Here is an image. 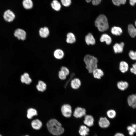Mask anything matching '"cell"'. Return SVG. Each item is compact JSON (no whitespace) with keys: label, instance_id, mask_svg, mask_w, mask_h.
Listing matches in <instances>:
<instances>
[{"label":"cell","instance_id":"6da1fadb","mask_svg":"<svg viewBox=\"0 0 136 136\" xmlns=\"http://www.w3.org/2000/svg\"><path fill=\"white\" fill-rule=\"evenodd\" d=\"M47 129L49 132L52 134L59 135L62 134L64 131L61 124L55 119H51L47 124Z\"/></svg>","mask_w":136,"mask_h":136},{"label":"cell","instance_id":"7a4b0ae2","mask_svg":"<svg viewBox=\"0 0 136 136\" xmlns=\"http://www.w3.org/2000/svg\"><path fill=\"white\" fill-rule=\"evenodd\" d=\"M84 61L86 68L90 73H92L94 70L97 68L98 60L94 56L87 55L84 57Z\"/></svg>","mask_w":136,"mask_h":136},{"label":"cell","instance_id":"3957f363","mask_svg":"<svg viewBox=\"0 0 136 136\" xmlns=\"http://www.w3.org/2000/svg\"><path fill=\"white\" fill-rule=\"evenodd\" d=\"M95 24L98 30L103 32L107 30L109 28V25L106 17L104 15H100L97 18Z\"/></svg>","mask_w":136,"mask_h":136},{"label":"cell","instance_id":"277c9868","mask_svg":"<svg viewBox=\"0 0 136 136\" xmlns=\"http://www.w3.org/2000/svg\"><path fill=\"white\" fill-rule=\"evenodd\" d=\"M61 111L62 114L65 117L69 118L71 116L72 108L70 105L65 104L63 105L61 107Z\"/></svg>","mask_w":136,"mask_h":136},{"label":"cell","instance_id":"5b68a950","mask_svg":"<svg viewBox=\"0 0 136 136\" xmlns=\"http://www.w3.org/2000/svg\"><path fill=\"white\" fill-rule=\"evenodd\" d=\"M86 110L84 108L80 107L76 108L73 112V115L77 118H81L86 114Z\"/></svg>","mask_w":136,"mask_h":136},{"label":"cell","instance_id":"8992f818","mask_svg":"<svg viewBox=\"0 0 136 136\" xmlns=\"http://www.w3.org/2000/svg\"><path fill=\"white\" fill-rule=\"evenodd\" d=\"M3 17L6 21L10 22L12 21L15 17L14 13L10 10H8L4 13Z\"/></svg>","mask_w":136,"mask_h":136},{"label":"cell","instance_id":"52a82bcc","mask_svg":"<svg viewBox=\"0 0 136 136\" xmlns=\"http://www.w3.org/2000/svg\"><path fill=\"white\" fill-rule=\"evenodd\" d=\"M80 80L78 78H75L72 79L70 82V86L71 88L74 90L79 89L81 85Z\"/></svg>","mask_w":136,"mask_h":136},{"label":"cell","instance_id":"ba28073f","mask_svg":"<svg viewBox=\"0 0 136 136\" xmlns=\"http://www.w3.org/2000/svg\"><path fill=\"white\" fill-rule=\"evenodd\" d=\"M14 35L18 39L22 40H25L26 37V33L24 30L18 28L15 31Z\"/></svg>","mask_w":136,"mask_h":136},{"label":"cell","instance_id":"9c48e42d","mask_svg":"<svg viewBox=\"0 0 136 136\" xmlns=\"http://www.w3.org/2000/svg\"><path fill=\"white\" fill-rule=\"evenodd\" d=\"M94 118L92 116L86 115L84 116L83 122L86 126L89 127L92 126L94 125Z\"/></svg>","mask_w":136,"mask_h":136},{"label":"cell","instance_id":"30bf717a","mask_svg":"<svg viewBox=\"0 0 136 136\" xmlns=\"http://www.w3.org/2000/svg\"><path fill=\"white\" fill-rule=\"evenodd\" d=\"M127 101L130 106L134 109L136 108V94H132L128 96Z\"/></svg>","mask_w":136,"mask_h":136},{"label":"cell","instance_id":"8fae6325","mask_svg":"<svg viewBox=\"0 0 136 136\" xmlns=\"http://www.w3.org/2000/svg\"><path fill=\"white\" fill-rule=\"evenodd\" d=\"M92 73L93 77L97 79H101L104 75V73L102 70L98 68L94 70Z\"/></svg>","mask_w":136,"mask_h":136},{"label":"cell","instance_id":"7c38bea8","mask_svg":"<svg viewBox=\"0 0 136 136\" xmlns=\"http://www.w3.org/2000/svg\"><path fill=\"white\" fill-rule=\"evenodd\" d=\"M99 126L103 128H108L109 126L110 123V121L106 117H101L98 121Z\"/></svg>","mask_w":136,"mask_h":136},{"label":"cell","instance_id":"4fadbf2b","mask_svg":"<svg viewBox=\"0 0 136 136\" xmlns=\"http://www.w3.org/2000/svg\"><path fill=\"white\" fill-rule=\"evenodd\" d=\"M124 45V43L122 42L120 43H116L113 46L114 52L116 53L122 52Z\"/></svg>","mask_w":136,"mask_h":136},{"label":"cell","instance_id":"5bb4252c","mask_svg":"<svg viewBox=\"0 0 136 136\" xmlns=\"http://www.w3.org/2000/svg\"><path fill=\"white\" fill-rule=\"evenodd\" d=\"M21 81L22 83L27 84H29L32 82V80L29 77V74L27 73H24L21 77Z\"/></svg>","mask_w":136,"mask_h":136},{"label":"cell","instance_id":"9a60e30c","mask_svg":"<svg viewBox=\"0 0 136 136\" xmlns=\"http://www.w3.org/2000/svg\"><path fill=\"white\" fill-rule=\"evenodd\" d=\"M85 41L88 45H94L95 43V39L93 35L91 33H88L85 37Z\"/></svg>","mask_w":136,"mask_h":136},{"label":"cell","instance_id":"2e32d148","mask_svg":"<svg viewBox=\"0 0 136 136\" xmlns=\"http://www.w3.org/2000/svg\"><path fill=\"white\" fill-rule=\"evenodd\" d=\"M89 131L90 130L87 126L82 125L79 128V133L81 136H86L88 134Z\"/></svg>","mask_w":136,"mask_h":136},{"label":"cell","instance_id":"e0dca14e","mask_svg":"<svg viewBox=\"0 0 136 136\" xmlns=\"http://www.w3.org/2000/svg\"><path fill=\"white\" fill-rule=\"evenodd\" d=\"M40 36L43 38L48 37L49 34V31L48 28L46 27L41 28L39 31Z\"/></svg>","mask_w":136,"mask_h":136},{"label":"cell","instance_id":"ac0fdd59","mask_svg":"<svg viewBox=\"0 0 136 136\" xmlns=\"http://www.w3.org/2000/svg\"><path fill=\"white\" fill-rule=\"evenodd\" d=\"M117 85L119 89L123 91L127 89L128 87L129 84L127 82L121 81L117 82Z\"/></svg>","mask_w":136,"mask_h":136},{"label":"cell","instance_id":"d6986e66","mask_svg":"<svg viewBox=\"0 0 136 136\" xmlns=\"http://www.w3.org/2000/svg\"><path fill=\"white\" fill-rule=\"evenodd\" d=\"M36 88L39 91L43 92L46 89L47 85L43 81L39 80L38 82V84L36 86Z\"/></svg>","mask_w":136,"mask_h":136},{"label":"cell","instance_id":"ffe728a7","mask_svg":"<svg viewBox=\"0 0 136 136\" xmlns=\"http://www.w3.org/2000/svg\"><path fill=\"white\" fill-rule=\"evenodd\" d=\"M135 24L136 26V21ZM128 32L130 35L132 37L136 36V28L132 24H129L128 26Z\"/></svg>","mask_w":136,"mask_h":136},{"label":"cell","instance_id":"44dd1931","mask_svg":"<svg viewBox=\"0 0 136 136\" xmlns=\"http://www.w3.org/2000/svg\"><path fill=\"white\" fill-rule=\"evenodd\" d=\"M100 40L101 42H105L108 45L110 44L112 42L111 37L106 34H103L102 35L100 38Z\"/></svg>","mask_w":136,"mask_h":136},{"label":"cell","instance_id":"7402d4cb","mask_svg":"<svg viewBox=\"0 0 136 136\" xmlns=\"http://www.w3.org/2000/svg\"><path fill=\"white\" fill-rule=\"evenodd\" d=\"M54 57L56 59H60L64 57V53L61 49H57L54 51Z\"/></svg>","mask_w":136,"mask_h":136},{"label":"cell","instance_id":"603a6c76","mask_svg":"<svg viewBox=\"0 0 136 136\" xmlns=\"http://www.w3.org/2000/svg\"><path fill=\"white\" fill-rule=\"evenodd\" d=\"M129 66L127 63L124 61H121L119 64V69L122 73H125L128 70Z\"/></svg>","mask_w":136,"mask_h":136},{"label":"cell","instance_id":"cb8c5ba5","mask_svg":"<svg viewBox=\"0 0 136 136\" xmlns=\"http://www.w3.org/2000/svg\"><path fill=\"white\" fill-rule=\"evenodd\" d=\"M31 125L34 129L35 130H39L41 127L42 123L39 120L36 119L33 120L32 122Z\"/></svg>","mask_w":136,"mask_h":136},{"label":"cell","instance_id":"d4e9b609","mask_svg":"<svg viewBox=\"0 0 136 136\" xmlns=\"http://www.w3.org/2000/svg\"><path fill=\"white\" fill-rule=\"evenodd\" d=\"M37 115V110L35 109L30 108L27 111V117L29 119H31L35 116Z\"/></svg>","mask_w":136,"mask_h":136},{"label":"cell","instance_id":"484cf974","mask_svg":"<svg viewBox=\"0 0 136 136\" xmlns=\"http://www.w3.org/2000/svg\"><path fill=\"white\" fill-rule=\"evenodd\" d=\"M76 41L75 36L72 33L69 32L67 35L66 41L67 43L70 44L74 43Z\"/></svg>","mask_w":136,"mask_h":136},{"label":"cell","instance_id":"4316f807","mask_svg":"<svg viewBox=\"0 0 136 136\" xmlns=\"http://www.w3.org/2000/svg\"><path fill=\"white\" fill-rule=\"evenodd\" d=\"M22 4L24 7L27 9H30L33 6V3L31 0H23Z\"/></svg>","mask_w":136,"mask_h":136},{"label":"cell","instance_id":"83f0119b","mask_svg":"<svg viewBox=\"0 0 136 136\" xmlns=\"http://www.w3.org/2000/svg\"><path fill=\"white\" fill-rule=\"evenodd\" d=\"M111 32L113 35L116 36L120 35L122 33V30L120 27L115 26L111 28Z\"/></svg>","mask_w":136,"mask_h":136},{"label":"cell","instance_id":"f1b7e54d","mask_svg":"<svg viewBox=\"0 0 136 136\" xmlns=\"http://www.w3.org/2000/svg\"><path fill=\"white\" fill-rule=\"evenodd\" d=\"M52 8L56 11H59L61 8L60 3L57 0H53L51 4Z\"/></svg>","mask_w":136,"mask_h":136},{"label":"cell","instance_id":"f546056e","mask_svg":"<svg viewBox=\"0 0 136 136\" xmlns=\"http://www.w3.org/2000/svg\"><path fill=\"white\" fill-rule=\"evenodd\" d=\"M106 114L108 117L110 119L114 118L116 116V111L114 109H110L107 112Z\"/></svg>","mask_w":136,"mask_h":136},{"label":"cell","instance_id":"4dcf8cb0","mask_svg":"<svg viewBox=\"0 0 136 136\" xmlns=\"http://www.w3.org/2000/svg\"><path fill=\"white\" fill-rule=\"evenodd\" d=\"M127 129L128 131L129 135L130 136H133L134 133L136 132L135 129L131 126H128L127 127Z\"/></svg>","mask_w":136,"mask_h":136},{"label":"cell","instance_id":"1f68e13d","mask_svg":"<svg viewBox=\"0 0 136 136\" xmlns=\"http://www.w3.org/2000/svg\"><path fill=\"white\" fill-rule=\"evenodd\" d=\"M129 54L131 59L133 60H136V51L134 52L131 50L129 51Z\"/></svg>","mask_w":136,"mask_h":136},{"label":"cell","instance_id":"d6a6232c","mask_svg":"<svg viewBox=\"0 0 136 136\" xmlns=\"http://www.w3.org/2000/svg\"><path fill=\"white\" fill-rule=\"evenodd\" d=\"M58 77L61 80H65L67 76L62 72L60 71L58 73Z\"/></svg>","mask_w":136,"mask_h":136},{"label":"cell","instance_id":"836d02e7","mask_svg":"<svg viewBox=\"0 0 136 136\" xmlns=\"http://www.w3.org/2000/svg\"><path fill=\"white\" fill-rule=\"evenodd\" d=\"M61 2L62 4L65 7L69 6L71 3V0H61Z\"/></svg>","mask_w":136,"mask_h":136},{"label":"cell","instance_id":"e575fe53","mask_svg":"<svg viewBox=\"0 0 136 136\" xmlns=\"http://www.w3.org/2000/svg\"><path fill=\"white\" fill-rule=\"evenodd\" d=\"M60 71L64 73L67 76L69 74L70 71L69 69L64 66L62 67L60 69Z\"/></svg>","mask_w":136,"mask_h":136},{"label":"cell","instance_id":"d590c367","mask_svg":"<svg viewBox=\"0 0 136 136\" xmlns=\"http://www.w3.org/2000/svg\"><path fill=\"white\" fill-rule=\"evenodd\" d=\"M88 2H90L91 0H85ZM101 1V0H92V4L94 5H97L99 4Z\"/></svg>","mask_w":136,"mask_h":136},{"label":"cell","instance_id":"8d00e7d4","mask_svg":"<svg viewBox=\"0 0 136 136\" xmlns=\"http://www.w3.org/2000/svg\"><path fill=\"white\" fill-rule=\"evenodd\" d=\"M132 67L130 68V72L136 75V63L132 65Z\"/></svg>","mask_w":136,"mask_h":136},{"label":"cell","instance_id":"74e56055","mask_svg":"<svg viewBox=\"0 0 136 136\" xmlns=\"http://www.w3.org/2000/svg\"><path fill=\"white\" fill-rule=\"evenodd\" d=\"M113 3L115 5L120 6L121 4V0H112Z\"/></svg>","mask_w":136,"mask_h":136},{"label":"cell","instance_id":"f35d334b","mask_svg":"<svg viewBox=\"0 0 136 136\" xmlns=\"http://www.w3.org/2000/svg\"><path fill=\"white\" fill-rule=\"evenodd\" d=\"M129 3L131 5L134 6L136 4V0H129Z\"/></svg>","mask_w":136,"mask_h":136},{"label":"cell","instance_id":"ab89813d","mask_svg":"<svg viewBox=\"0 0 136 136\" xmlns=\"http://www.w3.org/2000/svg\"><path fill=\"white\" fill-rule=\"evenodd\" d=\"M114 136H124V135L122 133H118L116 134Z\"/></svg>","mask_w":136,"mask_h":136},{"label":"cell","instance_id":"60d3db41","mask_svg":"<svg viewBox=\"0 0 136 136\" xmlns=\"http://www.w3.org/2000/svg\"><path fill=\"white\" fill-rule=\"evenodd\" d=\"M126 0H121V4H125L126 2Z\"/></svg>","mask_w":136,"mask_h":136},{"label":"cell","instance_id":"b9f144b4","mask_svg":"<svg viewBox=\"0 0 136 136\" xmlns=\"http://www.w3.org/2000/svg\"><path fill=\"white\" fill-rule=\"evenodd\" d=\"M131 126L133 128L135 129L136 128V124H132Z\"/></svg>","mask_w":136,"mask_h":136},{"label":"cell","instance_id":"7bdbcfd3","mask_svg":"<svg viewBox=\"0 0 136 136\" xmlns=\"http://www.w3.org/2000/svg\"><path fill=\"white\" fill-rule=\"evenodd\" d=\"M29 136L28 135H26V136Z\"/></svg>","mask_w":136,"mask_h":136},{"label":"cell","instance_id":"ee69618b","mask_svg":"<svg viewBox=\"0 0 136 136\" xmlns=\"http://www.w3.org/2000/svg\"><path fill=\"white\" fill-rule=\"evenodd\" d=\"M135 132H136V129H135Z\"/></svg>","mask_w":136,"mask_h":136},{"label":"cell","instance_id":"f6af8a7d","mask_svg":"<svg viewBox=\"0 0 136 136\" xmlns=\"http://www.w3.org/2000/svg\"><path fill=\"white\" fill-rule=\"evenodd\" d=\"M0 136H2L1 135V134H0Z\"/></svg>","mask_w":136,"mask_h":136}]
</instances>
